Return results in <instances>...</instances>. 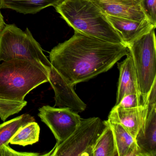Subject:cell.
Segmentation results:
<instances>
[{"mask_svg":"<svg viewBox=\"0 0 156 156\" xmlns=\"http://www.w3.org/2000/svg\"><path fill=\"white\" fill-rule=\"evenodd\" d=\"M123 44L108 42L75 31L49 52L52 66L72 86L105 73L128 55Z\"/></svg>","mask_w":156,"mask_h":156,"instance_id":"1","label":"cell"},{"mask_svg":"<svg viewBox=\"0 0 156 156\" xmlns=\"http://www.w3.org/2000/svg\"><path fill=\"white\" fill-rule=\"evenodd\" d=\"M55 8L75 31L123 44L106 16L91 0H65Z\"/></svg>","mask_w":156,"mask_h":156,"instance_id":"2","label":"cell"},{"mask_svg":"<svg viewBox=\"0 0 156 156\" xmlns=\"http://www.w3.org/2000/svg\"><path fill=\"white\" fill-rule=\"evenodd\" d=\"M48 82V74L29 61L12 59L0 63L1 99L24 101L30 91Z\"/></svg>","mask_w":156,"mask_h":156,"instance_id":"3","label":"cell"},{"mask_svg":"<svg viewBox=\"0 0 156 156\" xmlns=\"http://www.w3.org/2000/svg\"><path fill=\"white\" fill-rule=\"evenodd\" d=\"M12 59L29 61L49 75L52 67L40 44L28 28L24 31L15 24H7L0 31V62Z\"/></svg>","mask_w":156,"mask_h":156,"instance_id":"4","label":"cell"},{"mask_svg":"<svg viewBox=\"0 0 156 156\" xmlns=\"http://www.w3.org/2000/svg\"><path fill=\"white\" fill-rule=\"evenodd\" d=\"M132 57L139 86L142 104L147 101L156 81V37L154 30L127 46Z\"/></svg>","mask_w":156,"mask_h":156,"instance_id":"5","label":"cell"},{"mask_svg":"<svg viewBox=\"0 0 156 156\" xmlns=\"http://www.w3.org/2000/svg\"><path fill=\"white\" fill-rule=\"evenodd\" d=\"M107 120L98 117L81 119L73 133L65 141L56 144L44 156H93L98 140L107 126Z\"/></svg>","mask_w":156,"mask_h":156,"instance_id":"6","label":"cell"},{"mask_svg":"<svg viewBox=\"0 0 156 156\" xmlns=\"http://www.w3.org/2000/svg\"><path fill=\"white\" fill-rule=\"evenodd\" d=\"M39 111L38 116L51 130L57 144L67 139L76 130L81 120L78 113L69 108L45 105L39 108Z\"/></svg>","mask_w":156,"mask_h":156,"instance_id":"7","label":"cell"},{"mask_svg":"<svg viewBox=\"0 0 156 156\" xmlns=\"http://www.w3.org/2000/svg\"><path fill=\"white\" fill-rule=\"evenodd\" d=\"M48 76L55 92L54 107L69 108L77 113L85 110L86 105L77 95L74 87L68 84L52 66Z\"/></svg>","mask_w":156,"mask_h":156,"instance_id":"8","label":"cell"},{"mask_svg":"<svg viewBox=\"0 0 156 156\" xmlns=\"http://www.w3.org/2000/svg\"><path fill=\"white\" fill-rule=\"evenodd\" d=\"M148 113V100L132 108L115 106L108 115V119L120 123L136 139L146 120Z\"/></svg>","mask_w":156,"mask_h":156,"instance_id":"9","label":"cell"},{"mask_svg":"<svg viewBox=\"0 0 156 156\" xmlns=\"http://www.w3.org/2000/svg\"><path fill=\"white\" fill-rule=\"evenodd\" d=\"M105 15L141 21L147 19L140 0H91Z\"/></svg>","mask_w":156,"mask_h":156,"instance_id":"10","label":"cell"},{"mask_svg":"<svg viewBox=\"0 0 156 156\" xmlns=\"http://www.w3.org/2000/svg\"><path fill=\"white\" fill-rule=\"evenodd\" d=\"M106 16L121 38L123 44L126 47L135 40L156 28L147 19L137 21L110 15Z\"/></svg>","mask_w":156,"mask_h":156,"instance_id":"11","label":"cell"},{"mask_svg":"<svg viewBox=\"0 0 156 156\" xmlns=\"http://www.w3.org/2000/svg\"><path fill=\"white\" fill-rule=\"evenodd\" d=\"M117 64L119 76L115 105H117L125 96L129 94H136L141 97L135 66L129 53L125 60L118 63Z\"/></svg>","mask_w":156,"mask_h":156,"instance_id":"12","label":"cell"},{"mask_svg":"<svg viewBox=\"0 0 156 156\" xmlns=\"http://www.w3.org/2000/svg\"><path fill=\"white\" fill-rule=\"evenodd\" d=\"M143 156H156V106L148 107L146 120L136 139Z\"/></svg>","mask_w":156,"mask_h":156,"instance_id":"13","label":"cell"},{"mask_svg":"<svg viewBox=\"0 0 156 156\" xmlns=\"http://www.w3.org/2000/svg\"><path fill=\"white\" fill-rule=\"evenodd\" d=\"M115 141L118 156H142L136 140L120 123L108 119Z\"/></svg>","mask_w":156,"mask_h":156,"instance_id":"14","label":"cell"},{"mask_svg":"<svg viewBox=\"0 0 156 156\" xmlns=\"http://www.w3.org/2000/svg\"><path fill=\"white\" fill-rule=\"evenodd\" d=\"M65 0H0V9H10L23 14H35L50 6H55Z\"/></svg>","mask_w":156,"mask_h":156,"instance_id":"15","label":"cell"},{"mask_svg":"<svg viewBox=\"0 0 156 156\" xmlns=\"http://www.w3.org/2000/svg\"><path fill=\"white\" fill-rule=\"evenodd\" d=\"M107 126L97 141L93 156H118L114 134L107 120Z\"/></svg>","mask_w":156,"mask_h":156,"instance_id":"16","label":"cell"},{"mask_svg":"<svg viewBox=\"0 0 156 156\" xmlns=\"http://www.w3.org/2000/svg\"><path fill=\"white\" fill-rule=\"evenodd\" d=\"M35 121L33 117L29 114H23L0 125V147L9 145L10 140L16 131L23 126Z\"/></svg>","mask_w":156,"mask_h":156,"instance_id":"17","label":"cell"},{"mask_svg":"<svg viewBox=\"0 0 156 156\" xmlns=\"http://www.w3.org/2000/svg\"><path fill=\"white\" fill-rule=\"evenodd\" d=\"M40 127L35 121L21 127L10 140L12 144L24 146L32 145L39 140Z\"/></svg>","mask_w":156,"mask_h":156,"instance_id":"18","label":"cell"},{"mask_svg":"<svg viewBox=\"0 0 156 156\" xmlns=\"http://www.w3.org/2000/svg\"><path fill=\"white\" fill-rule=\"evenodd\" d=\"M27 104L25 100L14 101L0 98V118L5 121L9 117L20 112Z\"/></svg>","mask_w":156,"mask_h":156,"instance_id":"19","label":"cell"},{"mask_svg":"<svg viewBox=\"0 0 156 156\" xmlns=\"http://www.w3.org/2000/svg\"><path fill=\"white\" fill-rule=\"evenodd\" d=\"M140 6L147 20L156 27V0H140Z\"/></svg>","mask_w":156,"mask_h":156,"instance_id":"20","label":"cell"},{"mask_svg":"<svg viewBox=\"0 0 156 156\" xmlns=\"http://www.w3.org/2000/svg\"><path fill=\"white\" fill-rule=\"evenodd\" d=\"M142 104L141 97L135 94H130L125 96L117 105L123 108H132ZM116 106V105H115Z\"/></svg>","mask_w":156,"mask_h":156,"instance_id":"21","label":"cell"},{"mask_svg":"<svg viewBox=\"0 0 156 156\" xmlns=\"http://www.w3.org/2000/svg\"><path fill=\"white\" fill-rule=\"evenodd\" d=\"M41 154L35 152H19L14 150L9 145L0 147V156H38Z\"/></svg>","mask_w":156,"mask_h":156,"instance_id":"22","label":"cell"},{"mask_svg":"<svg viewBox=\"0 0 156 156\" xmlns=\"http://www.w3.org/2000/svg\"><path fill=\"white\" fill-rule=\"evenodd\" d=\"M5 21H4V18L0 11V31L2 30V28L5 25Z\"/></svg>","mask_w":156,"mask_h":156,"instance_id":"23","label":"cell"}]
</instances>
